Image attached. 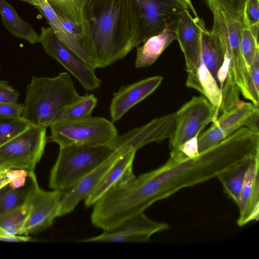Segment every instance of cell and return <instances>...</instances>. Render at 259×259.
<instances>
[{
    "mask_svg": "<svg viewBox=\"0 0 259 259\" xmlns=\"http://www.w3.org/2000/svg\"><path fill=\"white\" fill-rule=\"evenodd\" d=\"M259 156V133L242 126L215 146L190 159L170 152L162 165L141 174L122 186L120 195L134 213L181 189L210 180L247 157Z\"/></svg>",
    "mask_w": 259,
    "mask_h": 259,
    "instance_id": "1",
    "label": "cell"
},
{
    "mask_svg": "<svg viewBox=\"0 0 259 259\" xmlns=\"http://www.w3.org/2000/svg\"><path fill=\"white\" fill-rule=\"evenodd\" d=\"M81 28L84 48L96 68L123 59L135 48L138 23L131 0H88Z\"/></svg>",
    "mask_w": 259,
    "mask_h": 259,
    "instance_id": "2",
    "label": "cell"
},
{
    "mask_svg": "<svg viewBox=\"0 0 259 259\" xmlns=\"http://www.w3.org/2000/svg\"><path fill=\"white\" fill-rule=\"evenodd\" d=\"M80 96L67 72L54 77L33 76L27 85L22 117L32 125L47 128Z\"/></svg>",
    "mask_w": 259,
    "mask_h": 259,
    "instance_id": "3",
    "label": "cell"
},
{
    "mask_svg": "<svg viewBox=\"0 0 259 259\" xmlns=\"http://www.w3.org/2000/svg\"><path fill=\"white\" fill-rule=\"evenodd\" d=\"M110 143L60 147L51 169L49 187L66 192L108 158L115 151Z\"/></svg>",
    "mask_w": 259,
    "mask_h": 259,
    "instance_id": "4",
    "label": "cell"
},
{
    "mask_svg": "<svg viewBox=\"0 0 259 259\" xmlns=\"http://www.w3.org/2000/svg\"><path fill=\"white\" fill-rule=\"evenodd\" d=\"M50 141L59 147L109 144L118 135L113 122L102 117L52 123Z\"/></svg>",
    "mask_w": 259,
    "mask_h": 259,
    "instance_id": "5",
    "label": "cell"
},
{
    "mask_svg": "<svg viewBox=\"0 0 259 259\" xmlns=\"http://www.w3.org/2000/svg\"><path fill=\"white\" fill-rule=\"evenodd\" d=\"M136 12L138 34L135 48L164 30L175 28L189 6L186 0H131Z\"/></svg>",
    "mask_w": 259,
    "mask_h": 259,
    "instance_id": "6",
    "label": "cell"
},
{
    "mask_svg": "<svg viewBox=\"0 0 259 259\" xmlns=\"http://www.w3.org/2000/svg\"><path fill=\"white\" fill-rule=\"evenodd\" d=\"M46 131V127L31 125L0 146V170L18 169L34 172L45 152Z\"/></svg>",
    "mask_w": 259,
    "mask_h": 259,
    "instance_id": "7",
    "label": "cell"
},
{
    "mask_svg": "<svg viewBox=\"0 0 259 259\" xmlns=\"http://www.w3.org/2000/svg\"><path fill=\"white\" fill-rule=\"evenodd\" d=\"M218 16L221 29L231 55V68L235 82L239 92L246 99L258 106L259 92L252 81L250 69L246 64L240 50V36L244 27L242 20L232 19L223 12L214 10Z\"/></svg>",
    "mask_w": 259,
    "mask_h": 259,
    "instance_id": "8",
    "label": "cell"
},
{
    "mask_svg": "<svg viewBox=\"0 0 259 259\" xmlns=\"http://www.w3.org/2000/svg\"><path fill=\"white\" fill-rule=\"evenodd\" d=\"M39 42L45 52L68 71L86 91L100 88L101 81L96 75V68L61 42L51 27L41 28Z\"/></svg>",
    "mask_w": 259,
    "mask_h": 259,
    "instance_id": "9",
    "label": "cell"
},
{
    "mask_svg": "<svg viewBox=\"0 0 259 259\" xmlns=\"http://www.w3.org/2000/svg\"><path fill=\"white\" fill-rule=\"evenodd\" d=\"M174 132L169 139L170 151L199 135L204 127L215 121L213 108L203 96L193 97L176 112Z\"/></svg>",
    "mask_w": 259,
    "mask_h": 259,
    "instance_id": "10",
    "label": "cell"
},
{
    "mask_svg": "<svg viewBox=\"0 0 259 259\" xmlns=\"http://www.w3.org/2000/svg\"><path fill=\"white\" fill-rule=\"evenodd\" d=\"M169 228L165 223L154 221L144 212L134 215L101 234L78 240L80 242H133L149 241L151 236Z\"/></svg>",
    "mask_w": 259,
    "mask_h": 259,
    "instance_id": "11",
    "label": "cell"
},
{
    "mask_svg": "<svg viewBox=\"0 0 259 259\" xmlns=\"http://www.w3.org/2000/svg\"><path fill=\"white\" fill-rule=\"evenodd\" d=\"M258 106L252 103L239 100L231 109L223 112L210 127L198 137L200 153L218 144L240 127L245 126L248 119Z\"/></svg>",
    "mask_w": 259,
    "mask_h": 259,
    "instance_id": "12",
    "label": "cell"
},
{
    "mask_svg": "<svg viewBox=\"0 0 259 259\" xmlns=\"http://www.w3.org/2000/svg\"><path fill=\"white\" fill-rule=\"evenodd\" d=\"M176 117L175 112L155 118L141 127L117 135L110 144L115 150L124 148L137 151L150 143L169 139L175 128Z\"/></svg>",
    "mask_w": 259,
    "mask_h": 259,
    "instance_id": "13",
    "label": "cell"
},
{
    "mask_svg": "<svg viewBox=\"0 0 259 259\" xmlns=\"http://www.w3.org/2000/svg\"><path fill=\"white\" fill-rule=\"evenodd\" d=\"M64 192L54 190L48 191L38 188L27 202L30 211L21 234L28 235L50 227L58 217L60 201Z\"/></svg>",
    "mask_w": 259,
    "mask_h": 259,
    "instance_id": "14",
    "label": "cell"
},
{
    "mask_svg": "<svg viewBox=\"0 0 259 259\" xmlns=\"http://www.w3.org/2000/svg\"><path fill=\"white\" fill-rule=\"evenodd\" d=\"M203 20L193 18L188 11H183L174 28L177 39L183 52L188 73H195L201 62V25Z\"/></svg>",
    "mask_w": 259,
    "mask_h": 259,
    "instance_id": "15",
    "label": "cell"
},
{
    "mask_svg": "<svg viewBox=\"0 0 259 259\" xmlns=\"http://www.w3.org/2000/svg\"><path fill=\"white\" fill-rule=\"evenodd\" d=\"M128 151L121 148L115 150L102 164L65 192L60 201L58 217L70 213L80 201L87 198L117 158Z\"/></svg>",
    "mask_w": 259,
    "mask_h": 259,
    "instance_id": "16",
    "label": "cell"
},
{
    "mask_svg": "<svg viewBox=\"0 0 259 259\" xmlns=\"http://www.w3.org/2000/svg\"><path fill=\"white\" fill-rule=\"evenodd\" d=\"M162 78L161 76H154L121 87L113 94L111 100V121L120 119L130 109L154 92L161 84Z\"/></svg>",
    "mask_w": 259,
    "mask_h": 259,
    "instance_id": "17",
    "label": "cell"
},
{
    "mask_svg": "<svg viewBox=\"0 0 259 259\" xmlns=\"http://www.w3.org/2000/svg\"><path fill=\"white\" fill-rule=\"evenodd\" d=\"M136 151L132 150L120 155L104 175L91 194L84 200L86 207L93 205L110 189L134 179L133 164Z\"/></svg>",
    "mask_w": 259,
    "mask_h": 259,
    "instance_id": "18",
    "label": "cell"
},
{
    "mask_svg": "<svg viewBox=\"0 0 259 259\" xmlns=\"http://www.w3.org/2000/svg\"><path fill=\"white\" fill-rule=\"evenodd\" d=\"M259 157L250 165L244 178L238 200L236 203L239 217L237 224L242 227L259 217Z\"/></svg>",
    "mask_w": 259,
    "mask_h": 259,
    "instance_id": "19",
    "label": "cell"
},
{
    "mask_svg": "<svg viewBox=\"0 0 259 259\" xmlns=\"http://www.w3.org/2000/svg\"><path fill=\"white\" fill-rule=\"evenodd\" d=\"M225 52L224 44L216 27L213 25L212 29L208 30L203 20L201 25V61L217 81Z\"/></svg>",
    "mask_w": 259,
    "mask_h": 259,
    "instance_id": "20",
    "label": "cell"
},
{
    "mask_svg": "<svg viewBox=\"0 0 259 259\" xmlns=\"http://www.w3.org/2000/svg\"><path fill=\"white\" fill-rule=\"evenodd\" d=\"M186 85L188 88L197 90L204 95L213 108L216 120L222 103V90L214 77L201 61L196 72L188 73Z\"/></svg>",
    "mask_w": 259,
    "mask_h": 259,
    "instance_id": "21",
    "label": "cell"
},
{
    "mask_svg": "<svg viewBox=\"0 0 259 259\" xmlns=\"http://www.w3.org/2000/svg\"><path fill=\"white\" fill-rule=\"evenodd\" d=\"M176 39L177 36L175 29L169 28L149 38L142 46L136 47L135 67H145L152 65L171 42Z\"/></svg>",
    "mask_w": 259,
    "mask_h": 259,
    "instance_id": "22",
    "label": "cell"
},
{
    "mask_svg": "<svg viewBox=\"0 0 259 259\" xmlns=\"http://www.w3.org/2000/svg\"><path fill=\"white\" fill-rule=\"evenodd\" d=\"M259 156L243 159L224 169L215 178L222 184L225 193L237 203L246 173L252 161Z\"/></svg>",
    "mask_w": 259,
    "mask_h": 259,
    "instance_id": "23",
    "label": "cell"
},
{
    "mask_svg": "<svg viewBox=\"0 0 259 259\" xmlns=\"http://www.w3.org/2000/svg\"><path fill=\"white\" fill-rule=\"evenodd\" d=\"M36 7L46 18L54 33L65 46L86 62L92 65L81 41L71 36L64 29L62 23L47 0H37Z\"/></svg>",
    "mask_w": 259,
    "mask_h": 259,
    "instance_id": "24",
    "label": "cell"
},
{
    "mask_svg": "<svg viewBox=\"0 0 259 259\" xmlns=\"http://www.w3.org/2000/svg\"><path fill=\"white\" fill-rule=\"evenodd\" d=\"M0 14L5 27L15 36L31 44L38 43L39 35L28 22L23 20L5 0H0Z\"/></svg>",
    "mask_w": 259,
    "mask_h": 259,
    "instance_id": "25",
    "label": "cell"
},
{
    "mask_svg": "<svg viewBox=\"0 0 259 259\" xmlns=\"http://www.w3.org/2000/svg\"><path fill=\"white\" fill-rule=\"evenodd\" d=\"M39 187L34 172L29 175L25 185L22 187L13 189L8 184L0 190V213L25 204Z\"/></svg>",
    "mask_w": 259,
    "mask_h": 259,
    "instance_id": "26",
    "label": "cell"
},
{
    "mask_svg": "<svg viewBox=\"0 0 259 259\" xmlns=\"http://www.w3.org/2000/svg\"><path fill=\"white\" fill-rule=\"evenodd\" d=\"M98 100L93 94L80 96L75 101L64 108L55 117L53 122L85 119L92 116Z\"/></svg>",
    "mask_w": 259,
    "mask_h": 259,
    "instance_id": "27",
    "label": "cell"
},
{
    "mask_svg": "<svg viewBox=\"0 0 259 259\" xmlns=\"http://www.w3.org/2000/svg\"><path fill=\"white\" fill-rule=\"evenodd\" d=\"M47 1L58 17L69 20L81 27L83 11L88 0Z\"/></svg>",
    "mask_w": 259,
    "mask_h": 259,
    "instance_id": "28",
    "label": "cell"
},
{
    "mask_svg": "<svg viewBox=\"0 0 259 259\" xmlns=\"http://www.w3.org/2000/svg\"><path fill=\"white\" fill-rule=\"evenodd\" d=\"M30 211L27 203L11 210L0 213V227L7 234L22 235V230Z\"/></svg>",
    "mask_w": 259,
    "mask_h": 259,
    "instance_id": "29",
    "label": "cell"
},
{
    "mask_svg": "<svg viewBox=\"0 0 259 259\" xmlns=\"http://www.w3.org/2000/svg\"><path fill=\"white\" fill-rule=\"evenodd\" d=\"M31 125L22 116H0V146L23 132Z\"/></svg>",
    "mask_w": 259,
    "mask_h": 259,
    "instance_id": "30",
    "label": "cell"
},
{
    "mask_svg": "<svg viewBox=\"0 0 259 259\" xmlns=\"http://www.w3.org/2000/svg\"><path fill=\"white\" fill-rule=\"evenodd\" d=\"M247 0H206L211 11L218 10L230 19L242 20Z\"/></svg>",
    "mask_w": 259,
    "mask_h": 259,
    "instance_id": "31",
    "label": "cell"
},
{
    "mask_svg": "<svg viewBox=\"0 0 259 259\" xmlns=\"http://www.w3.org/2000/svg\"><path fill=\"white\" fill-rule=\"evenodd\" d=\"M226 79V83L222 89V100L220 111L222 112L234 107L239 101L240 92L235 82L231 67L228 69Z\"/></svg>",
    "mask_w": 259,
    "mask_h": 259,
    "instance_id": "32",
    "label": "cell"
},
{
    "mask_svg": "<svg viewBox=\"0 0 259 259\" xmlns=\"http://www.w3.org/2000/svg\"><path fill=\"white\" fill-rule=\"evenodd\" d=\"M240 46L243 57L249 67L259 49L258 41L252 35L250 28L244 26L241 32Z\"/></svg>",
    "mask_w": 259,
    "mask_h": 259,
    "instance_id": "33",
    "label": "cell"
},
{
    "mask_svg": "<svg viewBox=\"0 0 259 259\" xmlns=\"http://www.w3.org/2000/svg\"><path fill=\"white\" fill-rule=\"evenodd\" d=\"M244 26L250 28L259 24V0H247L242 15Z\"/></svg>",
    "mask_w": 259,
    "mask_h": 259,
    "instance_id": "34",
    "label": "cell"
},
{
    "mask_svg": "<svg viewBox=\"0 0 259 259\" xmlns=\"http://www.w3.org/2000/svg\"><path fill=\"white\" fill-rule=\"evenodd\" d=\"M20 94L7 81L0 80V103H18Z\"/></svg>",
    "mask_w": 259,
    "mask_h": 259,
    "instance_id": "35",
    "label": "cell"
},
{
    "mask_svg": "<svg viewBox=\"0 0 259 259\" xmlns=\"http://www.w3.org/2000/svg\"><path fill=\"white\" fill-rule=\"evenodd\" d=\"M199 135H197L186 141L176 149L187 158L190 159L197 158L199 155L198 148V137Z\"/></svg>",
    "mask_w": 259,
    "mask_h": 259,
    "instance_id": "36",
    "label": "cell"
},
{
    "mask_svg": "<svg viewBox=\"0 0 259 259\" xmlns=\"http://www.w3.org/2000/svg\"><path fill=\"white\" fill-rule=\"evenodd\" d=\"M23 111V104L0 103V116L20 117Z\"/></svg>",
    "mask_w": 259,
    "mask_h": 259,
    "instance_id": "37",
    "label": "cell"
},
{
    "mask_svg": "<svg viewBox=\"0 0 259 259\" xmlns=\"http://www.w3.org/2000/svg\"><path fill=\"white\" fill-rule=\"evenodd\" d=\"M13 178L8 184L13 189L19 188L24 186L27 180L29 175L31 174L24 170L13 169ZM33 173V172H32Z\"/></svg>",
    "mask_w": 259,
    "mask_h": 259,
    "instance_id": "38",
    "label": "cell"
},
{
    "mask_svg": "<svg viewBox=\"0 0 259 259\" xmlns=\"http://www.w3.org/2000/svg\"><path fill=\"white\" fill-rule=\"evenodd\" d=\"M251 77L256 90L259 92V49L249 67Z\"/></svg>",
    "mask_w": 259,
    "mask_h": 259,
    "instance_id": "39",
    "label": "cell"
},
{
    "mask_svg": "<svg viewBox=\"0 0 259 259\" xmlns=\"http://www.w3.org/2000/svg\"><path fill=\"white\" fill-rule=\"evenodd\" d=\"M0 241L7 242H23L34 241L33 238L28 235H10L0 233Z\"/></svg>",
    "mask_w": 259,
    "mask_h": 259,
    "instance_id": "40",
    "label": "cell"
},
{
    "mask_svg": "<svg viewBox=\"0 0 259 259\" xmlns=\"http://www.w3.org/2000/svg\"><path fill=\"white\" fill-rule=\"evenodd\" d=\"M11 181L9 169L0 170V190L9 184Z\"/></svg>",
    "mask_w": 259,
    "mask_h": 259,
    "instance_id": "41",
    "label": "cell"
},
{
    "mask_svg": "<svg viewBox=\"0 0 259 259\" xmlns=\"http://www.w3.org/2000/svg\"><path fill=\"white\" fill-rule=\"evenodd\" d=\"M258 25L259 24H256L251 26L249 28L251 30V32L257 41H258Z\"/></svg>",
    "mask_w": 259,
    "mask_h": 259,
    "instance_id": "42",
    "label": "cell"
},
{
    "mask_svg": "<svg viewBox=\"0 0 259 259\" xmlns=\"http://www.w3.org/2000/svg\"><path fill=\"white\" fill-rule=\"evenodd\" d=\"M21 1L27 2L31 5H34L36 7L38 6V2H37V0H21Z\"/></svg>",
    "mask_w": 259,
    "mask_h": 259,
    "instance_id": "43",
    "label": "cell"
},
{
    "mask_svg": "<svg viewBox=\"0 0 259 259\" xmlns=\"http://www.w3.org/2000/svg\"><path fill=\"white\" fill-rule=\"evenodd\" d=\"M0 233H6L1 227H0Z\"/></svg>",
    "mask_w": 259,
    "mask_h": 259,
    "instance_id": "44",
    "label": "cell"
},
{
    "mask_svg": "<svg viewBox=\"0 0 259 259\" xmlns=\"http://www.w3.org/2000/svg\"><path fill=\"white\" fill-rule=\"evenodd\" d=\"M1 68H2V67H1V65L0 64V70H1Z\"/></svg>",
    "mask_w": 259,
    "mask_h": 259,
    "instance_id": "45",
    "label": "cell"
}]
</instances>
